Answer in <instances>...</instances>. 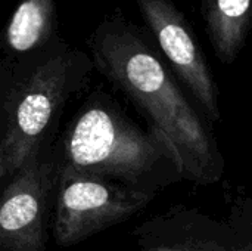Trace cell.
<instances>
[{
    "mask_svg": "<svg viewBox=\"0 0 252 251\" xmlns=\"http://www.w3.org/2000/svg\"><path fill=\"white\" fill-rule=\"evenodd\" d=\"M245 235V234H244ZM239 251H252V238L251 237H247L245 235V243H244V246L241 247V250Z\"/></svg>",
    "mask_w": 252,
    "mask_h": 251,
    "instance_id": "cell-10",
    "label": "cell"
},
{
    "mask_svg": "<svg viewBox=\"0 0 252 251\" xmlns=\"http://www.w3.org/2000/svg\"><path fill=\"white\" fill-rule=\"evenodd\" d=\"M96 70L90 53L62 36L49 46L0 64V180L3 185L44 149L66 104Z\"/></svg>",
    "mask_w": 252,
    "mask_h": 251,
    "instance_id": "cell-2",
    "label": "cell"
},
{
    "mask_svg": "<svg viewBox=\"0 0 252 251\" xmlns=\"http://www.w3.org/2000/svg\"><path fill=\"white\" fill-rule=\"evenodd\" d=\"M154 195L97 176L59 169L53 206V238L72 247L145 210Z\"/></svg>",
    "mask_w": 252,
    "mask_h": 251,
    "instance_id": "cell-4",
    "label": "cell"
},
{
    "mask_svg": "<svg viewBox=\"0 0 252 251\" xmlns=\"http://www.w3.org/2000/svg\"><path fill=\"white\" fill-rule=\"evenodd\" d=\"M59 169L157 195L185 179L180 158L158 130L140 127L103 92L92 93L68 124Z\"/></svg>",
    "mask_w": 252,
    "mask_h": 251,
    "instance_id": "cell-3",
    "label": "cell"
},
{
    "mask_svg": "<svg viewBox=\"0 0 252 251\" xmlns=\"http://www.w3.org/2000/svg\"><path fill=\"white\" fill-rule=\"evenodd\" d=\"M59 179V158L44 149L1 192L0 251H47L44 220Z\"/></svg>",
    "mask_w": 252,
    "mask_h": 251,
    "instance_id": "cell-5",
    "label": "cell"
},
{
    "mask_svg": "<svg viewBox=\"0 0 252 251\" xmlns=\"http://www.w3.org/2000/svg\"><path fill=\"white\" fill-rule=\"evenodd\" d=\"M96 71L106 77L176 149L186 180L217 183L226 161L217 141L188 101L145 30L121 9L108 13L89 37Z\"/></svg>",
    "mask_w": 252,
    "mask_h": 251,
    "instance_id": "cell-1",
    "label": "cell"
},
{
    "mask_svg": "<svg viewBox=\"0 0 252 251\" xmlns=\"http://www.w3.org/2000/svg\"><path fill=\"white\" fill-rule=\"evenodd\" d=\"M59 34L55 0H21L1 33L4 58H22L49 46Z\"/></svg>",
    "mask_w": 252,
    "mask_h": 251,
    "instance_id": "cell-8",
    "label": "cell"
},
{
    "mask_svg": "<svg viewBox=\"0 0 252 251\" xmlns=\"http://www.w3.org/2000/svg\"><path fill=\"white\" fill-rule=\"evenodd\" d=\"M210 41L223 64H233L252 27V0H202Z\"/></svg>",
    "mask_w": 252,
    "mask_h": 251,
    "instance_id": "cell-9",
    "label": "cell"
},
{
    "mask_svg": "<svg viewBox=\"0 0 252 251\" xmlns=\"http://www.w3.org/2000/svg\"><path fill=\"white\" fill-rule=\"evenodd\" d=\"M131 235L139 251H239L245 243L236 225L182 206L145 220Z\"/></svg>",
    "mask_w": 252,
    "mask_h": 251,
    "instance_id": "cell-7",
    "label": "cell"
},
{
    "mask_svg": "<svg viewBox=\"0 0 252 251\" xmlns=\"http://www.w3.org/2000/svg\"><path fill=\"white\" fill-rule=\"evenodd\" d=\"M201 1H202V0H201Z\"/></svg>",
    "mask_w": 252,
    "mask_h": 251,
    "instance_id": "cell-11",
    "label": "cell"
},
{
    "mask_svg": "<svg viewBox=\"0 0 252 251\" xmlns=\"http://www.w3.org/2000/svg\"><path fill=\"white\" fill-rule=\"evenodd\" d=\"M148 30L173 72L210 121L220 120L219 87L195 33L173 0H136Z\"/></svg>",
    "mask_w": 252,
    "mask_h": 251,
    "instance_id": "cell-6",
    "label": "cell"
}]
</instances>
